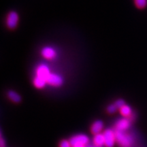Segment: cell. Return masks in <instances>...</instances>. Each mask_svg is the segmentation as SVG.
Masks as SVG:
<instances>
[{
    "mask_svg": "<svg viewBox=\"0 0 147 147\" xmlns=\"http://www.w3.org/2000/svg\"><path fill=\"white\" fill-rule=\"evenodd\" d=\"M115 132L116 140L120 147H132L134 146V138L131 134L126 131H119V130L114 129Z\"/></svg>",
    "mask_w": 147,
    "mask_h": 147,
    "instance_id": "obj_1",
    "label": "cell"
},
{
    "mask_svg": "<svg viewBox=\"0 0 147 147\" xmlns=\"http://www.w3.org/2000/svg\"><path fill=\"white\" fill-rule=\"evenodd\" d=\"M69 142L72 147L77 146H87L89 143V138L84 134H78L74 136L69 140Z\"/></svg>",
    "mask_w": 147,
    "mask_h": 147,
    "instance_id": "obj_2",
    "label": "cell"
},
{
    "mask_svg": "<svg viewBox=\"0 0 147 147\" xmlns=\"http://www.w3.org/2000/svg\"><path fill=\"white\" fill-rule=\"evenodd\" d=\"M47 83L52 87H59L63 84V79L59 74L51 72L47 79Z\"/></svg>",
    "mask_w": 147,
    "mask_h": 147,
    "instance_id": "obj_3",
    "label": "cell"
},
{
    "mask_svg": "<svg viewBox=\"0 0 147 147\" xmlns=\"http://www.w3.org/2000/svg\"><path fill=\"white\" fill-rule=\"evenodd\" d=\"M103 135L105 140V146L106 147H113L115 142H117L115 130L108 129L104 131Z\"/></svg>",
    "mask_w": 147,
    "mask_h": 147,
    "instance_id": "obj_4",
    "label": "cell"
},
{
    "mask_svg": "<svg viewBox=\"0 0 147 147\" xmlns=\"http://www.w3.org/2000/svg\"><path fill=\"white\" fill-rule=\"evenodd\" d=\"M51 73L49 67L45 64H40L36 69V76L40 77L47 81V79Z\"/></svg>",
    "mask_w": 147,
    "mask_h": 147,
    "instance_id": "obj_5",
    "label": "cell"
},
{
    "mask_svg": "<svg viewBox=\"0 0 147 147\" xmlns=\"http://www.w3.org/2000/svg\"><path fill=\"white\" fill-rule=\"evenodd\" d=\"M18 23V14L14 11H11L6 18V25L8 28L14 29L17 26Z\"/></svg>",
    "mask_w": 147,
    "mask_h": 147,
    "instance_id": "obj_6",
    "label": "cell"
},
{
    "mask_svg": "<svg viewBox=\"0 0 147 147\" xmlns=\"http://www.w3.org/2000/svg\"><path fill=\"white\" fill-rule=\"evenodd\" d=\"M131 126V120L129 118L119 119L117 121L115 125V129L119 131H126Z\"/></svg>",
    "mask_w": 147,
    "mask_h": 147,
    "instance_id": "obj_7",
    "label": "cell"
},
{
    "mask_svg": "<svg viewBox=\"0 0 147 147\" xmlns=\"http://www.w3.org/2000/svg\"><path fill=\"white\" fill-rule=\"evenodd\" d=\"M41 54L44 58L48 60H53L56 57L57 51L53 47H45L42 49Z\"/></svg>",
    "mask_w": 147,
    "mask_h": 147,
    "instance_id": "obj_8",
    "label": "cell"
},
{
    "mask_svg": "<svg viewBox=\"0 0 147 147\" xmlns=\"http://www.w3.org/2000/svg\"><path fill=\"white\" fill-rule=\"evenodd\" d=\"M103 128H104V123H103L102 121L100 120L95 121L91 126V132L94 135H97V134H100V132L102 131Z\"/></svg>",
    "mask_w": 147,
    "mask_h": 147,
    "instance_id": "obj_9",
    "label": "cell"
},
{
    "mask_svg": "<svg viewBox=\"0 0 147 147\" xmlns=\"http://www.w3.org/2000/svg\"><path fill=\"white\" fill-rule=\"evenodd\" d=\"M93 144L98 147H102L104 145H105V140H104L103 134L95 135L94 138H93Z\"/></svg>",
    "mask_w": 147,
    "mask_h": 147,
    "instance_id": "obj_10",
    "label": "cell"
},
{
    "mask_svg": "<svg viewBox=\"0 0 147 147\" xmlns=\"http://www.w3.org/2000/svg\"><path fill=\"white\" fill-rule=\"evenodd\" d=\"M34 82V85L36 87L37 89H42V88H45V87L47 85V81L44 79H42L40 77L35 76L33 80Z\"/></svg>",
    "mask_w": 147,
    "mask_h": 147,
    "instance_id": "obj_11",
    "label": "cell"
},
{
    "mask_svg": "<svg viewBox=\"0 0 147 147\" xmlns=\"http://www.w3.org/2000/svg\"><path fill=\"white\" fill-rule=\"evenodd\" d=\"M8 97L11 101L14 103H19L21 100V97L18 93L14 91H9L8 92Z\"/></svg>",
    "mask_w": 147,
    "mask_h": 147,
    "instance_id": "obj_12",
    "label": "cell"
},
{
    "mask_svg": "<svg viewBox=\"0 0 147 147\" xmlns=\"http://www.w3.org/2000/svg\"><path fill=\"white\" fill-rule=\"evenodd\" d=\"M120 113L121 115L125 117H131V115H132V110L131 108L129 107L128 105H125L123 106L122 108H121L120 109Z\"/></svg>",
    "mask_w": 147,
    "mask_h": 147,
    "instance_id": "obj_13",
    "label": "cell"
},
{
    "mask_svg": "<svg viewBox=\"0 0 147 147\" xmlns=\"http://www.w3.org/2000/svg\"><path fill=\"white\" fill-rule=\"evenodd\" d=\"M135 4L138 8H144L147 5V0H135Z\"/></svg>",
    "mask_w": 147,
    "mask_h": 147,
    "instance_id": "obj_14",
    "label": "cell"
},
{
    "mask_svg": "<svg viewBox=\"0 0 147 147\" xmlns=\"http://www.w3.org/2000/svg\"><path fill=\"white\" fill-rule=\"evenodd\" d=\"M117 109H118V108H117V106L115 105V104H111V105H109L107 107V112L110 114H113L117 111Z\"/></svg>",
    "mask_w": 147,
    "mask_h": 147,
    "instance_id": "obj_15",
    "label": "cell"
},
{
    "mask_svg": "<svg viewBox=\"0 0 147 147\" xmlns=\"http://www.w3.org/2000/svg\"><path fill=\"white\" fill-rule=\"evenodd\" d=\"M115 105L117 106L118 109H120L121 108H122L123 106L125 105V103L123 100H121V99H119V100H117L115 103Z\"/></svg>",
    "mask_w": 147,
    "mask_h": 147,
    "instance_id": "obj_16",
    "label": "cell"
},
{
    "mask_svg": "<svg viewBox=\"0 0 147 147\" xmlns=\"http://www.w3.org/2000/svg\"><path fill=\"white\" fill-rule=\"evenodd\" d=\"M60 147H72L71 145V143L68 140H63L61 142H60L59 144Z\"/></svg>",
    "mask_w": 147,
    "mask_h": 147,
    "instance_id": "obj_17",
    "label": "cell"
},
{
    "mask_svg": "<svg viewBox=\"0 0 147 147\" xmlns=\"http://www.w3.org/2000/svg\"><path fill=\"white\" fill-rule=\"evenodd\" d=\"M0 144H1V147H5V142L2 134H1V142H0Z\"/></svg>",
    "mask_w": 147,
    "mask_h": 147,
    "instance_id": "obj_18",
    "label": "cell"
},
{
    "mask_svg": "<svg viewBox=\"0 0 147 147\" xmlns=\"http://www.w3.org/2000/svg\"><path fill=\"white\" fill-rule=\"evenodd\" d=\"M87 147H98V146H95L94 144H89H89L87 145Z\"/></svg>",
    "mask_w": 147,
    "mask_h": 147,
    "instance_id": "obj_19",
    "label": "cell"
},
{
    "mask_svg": "<svg viewBox=\"0 0 147 147\" xmlns=\"http://www.w3.org/2000/svg\"><path fill=\"white\" fill-rule=\"evenodd\" d=\"M76 147H87V146H77Z\"/></svg>",
    "mask_w": 147,
    "mask_h": 147,
    "instance_id": "obj_20",
    "label": "cell"
}]
</instances>
